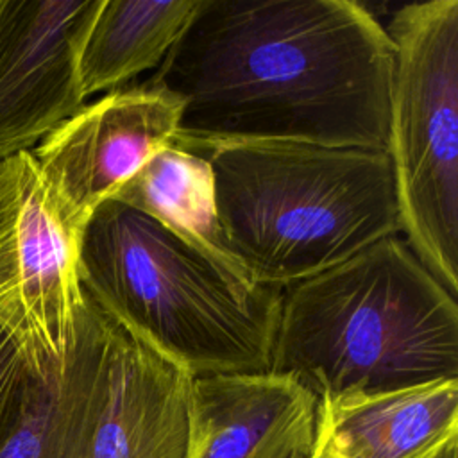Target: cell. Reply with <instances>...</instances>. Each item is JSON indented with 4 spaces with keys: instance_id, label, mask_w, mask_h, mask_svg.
<instances>
[{
    "instance_id": "cell-1",
    "label": "cell",
    "mask_w": 458,
    "mask_h": 458,
    "mask_svg": "<svg viewBox=\"0 0 458 458\" xmlns=\"http://www.w3.org/2000/svg\"><path fill=\"white\" fill-rule=\"evenodd\" d=\"M394 45L351 0H200L148 79L182 100L175 147L385 148Z\"/></svg>"
},
{
    "instance_id": "cell-2",
    "label": "cell",
    "mask_w": 458,
    "mask_h": 458,
    "mask_svg": "<svg viewBox=\"0 0 458 458\" xmlns=\"http://www.w3.org/2000/svg\"><path fill=\"white\" fill-rule=\"evenodd\" d=\"M209 161L227 252L256 284L288 288L399 234L388 152L302 141H218Z\"/></svg>"
},
{
    "instance_id": "cell-3",
    "label": "cell",
    "mask_w": 458,
    "mask_h": 458,
    "mask_svg": "<svg viewBox=\"0 0 458 458\" xmlns=\"http://www.w3.org/2000/svg\"><path fill=\"white\" fill-rule=\"evenodd\" d=\"M270 372L317 397L458 379V304L404 240L383 238L283 292Z\"/></svg>"
},
{
    "instance_id": "cell-4",
    "label": "cell",
    "mask_w": 458,
    "mask_h": 458,
    "mask_svg": "<svg viewBox=\"0 0 458 458\" xmlns=\"http://www.w3.org/2000/svg\"><path fill=\"white\" fill-rule=\"evenodd\" d=\"M79 279L109 320L191 377L270 372L284 290L225 270L120 200L84 224Z\"/></svg>"
},
{
    "instance_id": "cell-5",
    "label": "cell",
    "mask_w": 458,
    "mask_h": 458,
    "mask_svg": "<svg viewBox=\"0 0 458 458\" xmlns=\"http://www.w3.org/2000/svg\"><path fill=\"white\" fill-rule=\"evenodd\" d=\"M386 152L399 233L428 272L458 293V0L399 7Z\"/></svg>"
},
{
    "instance_id": "cell-6",
    "label": "cell",
    "mask_w": 458,
    "mask_h": 458,
    "mask_svg": "<svg viewBox=\"0 0 458 458\" xmlns=\"http://www.w3.org/2000/svg\"><path fill=\"white\" fill-rule=\"evenodd\" d=\"M79 240L32 152L0 161V329L30 369L68 354L84 306Z\"/></svg>"
},
{
    "instance_id": "cell-7",
    "label": "cell",
    "mask_w": 458,
    "mask_h": 458,
    "mask_svg": "<svg viewBox=\"0 0 458 458\" xmlns=\"http://www.w3.org/2000/svg\"><path fill=\"white\" fill-rule=\"evenodd\" d=\"M181 114L182 100L147 81L84 104L32 148L48 190L81 233L102 200L174 143Z\"/></svg>"
},
{
    "instance_id": "cell-8",
    "label": "cell",
    "mask_w": 458,
    "mask_h": 458,
    "mask_svg": "<svg viewBox=\"0 0 458 458\" xmlns=\"http://www.w3.org/2000/svg\"><path fill=\"white\" fill-rule=\"evenodd\" d=\"M102 0H0V161L84 104L79 55Z\"/></svg>"
},
{
    "instance_id": "cell-9",
    "label": "cell",
    "mask_w": 458,
    "mask_h": 458,
    "mask_svg": "<svg viewBox=\"0 0 458 458\" xmlns=\"http://www.w3.org/2000/svg\"><path fill=\"white\" fill-rule=\"evenodd\" d=\"M317 420V394L293 376H195L188 458H313Z\"/></svg>"
},
{
    "instance_id": "cell-10",
    "label": "cell",
    "mask_w": 458,
    "mask_h": 458,
    "mask_svg": "<svg viewBox=\"0 0 458 458\" xmlns=\"http://www.w3.org/2000/svg\"><path fill=\"white\" fill-rule=\"evenodd\" d=\"M111 335L113 322L84 295L66 358L25 365L0 458H91Z\"/></svg>"
},
{
    "instance_id": "cell-11",
    "label": "cell",
    "mask_w": 458,
    "mask_h": 458,
    "mask_svg": "<svg viewBox=\"0 0 458 458\" xmlns=\"http://www.w3.org/2000/svg\"><path fill=\"white\" fill-rule=\"evenodd\" d=\"M190 388L184 369L113 322L91 458H188Z\"/></svg>"
},
{
    "instance_id": "cell-12",
    "label": "cell",
    "mask_w": 458,
    "mask_h": 458,
    "mask_svg": "<svg viewBox=\"0 0 458 458\" xmlns=\"http://www.w3.org/2000/svg\"><path fill=\"white\" fill-rule=\"evenodd\" d=\"M458 445V379L318 397L313 458H442Z\"/></svg>"
},
{
    "instance_id": "cell-13",
    "label": "cell",
    "mask_w": 458,
    "mask_h": 458,
    "mask_svg": "<svg viewBox=\"0 0 458 458\" xmlns=\"http://www.w3.org/2000/svg\"><path fill=\"white\" fill-rule=\"evenodd\" d=\"M200 0H102L79 55L84 98L111 93L157 68Z\"/></svg>"
},
{
    "instance_id": "cell-14",
    "label": "cell",
    "mask_w": 458,
    "mask_h": 458,
    "mask_svg": "<svg viewBox=\"0 0 458 458\" xmlns=\"http://www.w3.org/2000/svg\"><path fill=\"white\" fill-rule=\"evenodd\" d=\"M109 199L148 215L225 270L250 281L225 249L215 206L213 172L204 156L175 145L165 147Z\"/></svg>"
},
{
    "instance_id": "cell-15",
    "label": "cell",
    "mask_w": 458,
    "mask_h": 458,
    "mask_svg": "<svg viewBox=\"0 0 458 458\" xmlns=\"http://www.w3.org/2000/svg\"><path fill=\"white\" fill-rule=\"evenodd\" d=\"M23 369L25 363L21 356L7 335L0 329V445L14 413Z\"/></svg>"
},
{
    "instance_id": "cell-16",
    "label": "cell",
    "mask_w": 458,
    "mask_h": 458,
    "mask_svg": "<svg viewBox=\"0 0 458 458\" xmlns=\"http://www.w3.org/2000/svg\"><path fill=\"white\" fill-rule=\"evenodd\" d=\"M442 458H458V445H456V447H451Z\"/></svg>"
}]
</instances>
